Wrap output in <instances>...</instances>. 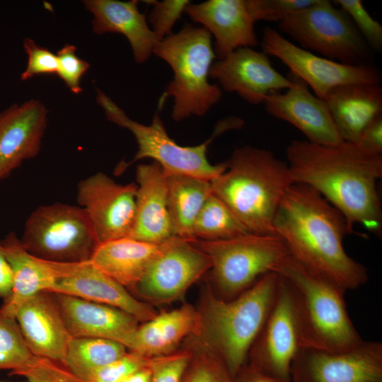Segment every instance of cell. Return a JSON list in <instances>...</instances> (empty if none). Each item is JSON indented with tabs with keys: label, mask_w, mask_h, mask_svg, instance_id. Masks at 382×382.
I'll list each match as a JSON object with an SVG mask.
<instances>
[{
	"label": "cell",
	"mask_w": 382,
	"mask_h": 382,
	"mask_svg": "<svg viewBox=\"0 0 382 382\" xmlns=\"http://www.w3.org/2000/svg\"><path fill=\"white\" fill-rule=\"evenodd\" d=\"M286 153L294 183L311 187L340 211L349 233L360 224L379 234L382 211L376 182L382 176V154L356 143L321 145L296 139Z\"/></svg>",
	"instance_id": "obj_1"
},
{
	"label": "cell",
	"mask_w": 382,
	"mask_h": 382,
	"mask_svg": "<svg viewBox=\"0 0 382 382\" xmlns=\"http://www.w3.org/2000/svg\"><path fill=\"white\" fill-rule=\"evenodd\" d=\"M274 232L291 257L346 291L368 281L366 269L343 246L349 233L343 215L311 187L294 183L286 190L274 220Z\"/></svg>",
	"instance_id": "obj_2"
},
{
	"label": "cell",
	"mask_w": 382,
	"mask_h": 382,
	"mask_svg": "<svg viewBox=\"0 0 382 382\" xmlns=\"http://www.w3.org/2000/svg\"><path fill=\"white\" fill-rule=\"evenodd\" d=\"M226 169L211 181L221 199L250 233L274 234V220L294 184L288 164L267 149L244 146L226 161Z\"/></svg>",
	"instance_id": "obj_3"
},
{
	"label": "cell",
	"mask_w": 382,
	"mask_h": 382,
	"mask_svg": "<svg viewBox=\"0 0 382 382\" xmlns=\"http://www.w3.org/2000/svg\"><path fill=\"white\" fill-rule=\"evenodd\" d=\"M274 272L289 288L301 347L340 352L363 340L348 314L344 289L308 270L289 254Z\"/></svg>",
	"instance_id": "obj_4"
},
{
	"label": "cell",
	"mask_w": 382,
	"mask_h": 382,
	"mask_svg": "<svg viewBox=\"0 0 382 382\" xmlns=\"http://www.w3.org/2000/svg\"><path fill=\"white\" fill-rule=\"evenodd\" d=\"M279 277L262 276L234 299L225 300L207 293L199 332L202 330L209 352L224 364L233 378L247 364L250 349L275 301Z\"/></svg>",
	"instance_id": "obj_5"
},
{
	"label": "cell",
	"mask_w": 382,
	"mask_h": 382,
	"mask_svg": "<svg viewBox=\"0 0 382 382\" xmlns=\"http://www.w3.org/2000/svg\"><path fill=\"white\" fill-rule=\"evenodd\" d=\"M153 53L166 62L173 72L158 103L161 110L168 98H173V120L203 116L221 100L220 87L209 81L216 54L212 35L205 28L185 25L159 41Z\"/></svg>",
	"instance_id": "obj_6"
},
{
	"label": "cell",
	"mask_w": 382,
	"mask_h": 382,
	"mask_svg": "<svg viewBox=\"0 0 382 382\" xmlns=\"http://www.w3.org/2000/svg\"><path fill=\"white\" fill-rule=\"evenodd\" d=\"M96 101L109 121L129 130L137 143L138 149L130 163L143 158H152L160 165L166 175L181 174L212 181L226 169V162L216 165L207 157L211 141L224 132L243 126V121L230 117L221 121L212 136L196 146H181L168 134L163 122L156 112L148 125L130 119L110 98L96 88Z\"/></svg>",
	"instance_id": "obj_7"
},
{
	"label": "cell",
	"mask_w": 382,
	"mask_h": 382,
	"mask_svg": "<svg viewBox=\"0 0 382 382\" xmlns=\"http://www.w3.org/2000/svg\"><path fill=\"white\" fill-rule=\"evenodd\" d=\"M192 243L211 260V278L220 298H236L265 274L274 272L289 255L276 235L247 233L216 241L195 239Z\"/></svg>",
	"instance_id": "obj_8"
},
{
	"label": "cell",
	"mask_w": 382,
	"mask_h": 382,
	"mask_svg": "<svg viewBox=\"0 0 382 382\" xmlns=\"http://www.w3.org/2000/svg\"><path fill=\"white\" fill-rule=\"evenodd\" d=\"M20 241L33 255L63 263L89 261L98 245L84 210L61 202L36 208L27 218Z\"/></svg>",
	"instance_id": "obj_9"
},
{
	"label": "cell",
	"mask_w": 382,
	"mask_h": 382,
	"mask_svg": "<svg viewBox=\"0 0 382 382\" xmlns=\"http://www.w3.org/2000/svg\"><path fill=\"white\" fill-rule=\"evenodd\" d=\"M279 32L299 47L345 64H364L368 45L349 15L328 0L294 11L278 23Z\"/></svg>",
	"instance_id": "obj_10"
},
{
	"label": "cell",
	"mask_w": 382,
	"mask_h": 382,
	"mask_svg": "<svg viewBox=\"0 0 382 382\" xmlns=\"http://www.w3.org/2000/svg\"><path fill=\"white\" fill-rule=\"evenodd\" d=\"M260 45L264 53L281 60L291 75L311 87L314 95L321 100L330 89L340 85H378L381 82L379 72L372 65L345 64L318 56L292 43L269 27L263 30Z\"/></svg>",
	"instance_id": "obj_11"
},
{
	"label": "cell",
	"mask_w": 382,
	"mask_h": 382,
	"mask_svg": "<svg viewBox=\"0 0 382 382\" xmlns=\"http://www.w3.org/2000/svg\"><path fill=\"white\" fill-rule=\"evenodd\" d=\"M279 277L275 301L250 349V362L246 365L275 380L291 382V364L301 348L300 333L289 288Z\"/></svg>",
	"instance_id": "obj_12"
},
{
	"label": "cell",
	"mask_w": 382,
	"mask_h": 382,
	"mask_svg": "<svg viewBox=\"0 0 382 382\" xmlns=\"http://www.w3.org/2000/svg\"><path fill=\"white\" fill-rule=\"evenodd\" d=\"M291 382H382V343L363 340L340 352L301 347Z\"/></svg>",
	"instance_id": "obj_13"
},
{
	"label": "cell",
	"mask_w": 382,
	"mask_h": 382,
	"mask_svg": "<svg viewBox=\"0 0 382 382\" xmlns=\"http://www.w3.org/2000/svg\"><path fill=\"white\" fill-rule=\"evenodd\" d=\"M136 183H117L102 172L82 179L77 202L86 214L98 245L129 237L136 210Z\"/></svg>",
	"instance_id": "obj_14"
},
{
	"label": "cell",
	"mask_w": 382,
	"mask_h": 382,
	"mask_svg": "<svg viewBox=\"0 0 382 382\" xmlns=\"http://www.w3.org/2000/svg\"><path fill=\"white\" fill-rule=\"evenodd\" d=\"M211 266L209 256L192 241L173 236L165 243L133 292L154 303L175 301Z\"/></svg>",
	"instance_id": "obj_15"
},
{
	"label": "cell",
	"mask_w": 382,
	"mask_h": 382,
	"mask_svg": "<svg viewBox=\"0 0 382 382\" xmlns=\"http://www.w3.org/2000/svg\"><path fill=\"white\" fill-rule=\"evenodd\" d=\"M209 77L252 105L263 103L268 95L293 85L290 77L272 66L268 55L252 47L238 48L213 62Z\"/></svg>",
	"instance_id": "obj_16"
},
{
	"label": "cell",
	"mask_w": 382,
	"mask_h": 382,
	"mask_svg": "<svg viewBox=\"0 0 382 382\" xmlns=\"http://www.w3.org/2000/svg\"><path fill=\"white\" fill-rule=\"evenodd\" d=\"M48 111L38 100L13 103L0 110V181L40 151Z\"/></svg>",
	"instance_id": "obj_17"
},
{
	"label": "cell",
	"mask_w": 382,
	"mask_h": 382,
	"mask_svg": "<svg viewBox=\"0 0 382 382\" xmlns=\"http://www.w3.org/2000/svg\"><path fill=\"white\" fill-rule=\"evenodd\" d=\"M290 78L293 85L285 93H272L266 97L263 104L267 112L291 124L310 142L333 146L345 142L325 102L312 93L303 81L293 75Z\"/></svg>",
	"instance_id": "obj_18"
},
{
	"label": "cell",
	"mask_w": 382,
	"mask_h": 382,
	"mask_svg": "<svg viewBox=\"0 0 382 382\" xmlns=\"http://www.w3.org/2000/svg\"><path fill=\"white\" fill-rule=\"evenodd\" d=\"M50 292L117 308L132 316L139 322L147 321L156 315L150 305L136 299L125 287L90 261L64 263L62 275Z\"/></svg>",
	"instance_id": "obj_19"
},
{
	"label": "cell",
	"mask_w": 382,
	"mask_h": 382,
	"mask_svg": "<svg viewBox=\"0 0 382 382\" xmlns=\"http://www.w3.org/2000/svg\"><path fill=\"white\" fill-rule=\"evenodd\" d=\"M184 13L214 36V50L219 59L238 48L258 45L255 22L249 12L247 0L190 2Z\"/></svg>",
	"instance_id": "obj_20"
},
{
	"label": "cell",
	"mask_w": 382,
	"mask_h": 382,
	"mask_svg": "<svg viewBox=\"0 0 382 382\" xmlns=\"http://www.w3.org/2000/svg\"><path fill=\"white\" fill-rule=\"evenodd\" d=\"M15 318L34 356L64 362L72 337L52 292L32 296L19 308Z\"/></svg>",
	"instance_id": "obj_21"
},
{
	"label": "cell",
	"mask_w": 382,
	"mask_h": 382,
	"mask_svg": "<svg viewBox=\"0 0 382 382\" xmlns=\"http://www.w3.org/2000/svg\"><path fill=\"white\" fill-rule=\"evenodd\" d=\"M71 337H98L118 342L127 349L139 321L112 306L53 293Z\"/></svg>",
	"instance_id": "obj_22"
},
{
	"label": "cell",
	"mask_w": 382,
	"mask_h": 382,
	"mask_svg": "<svg viewBox=\"0 0 382 382\" xmlns=\"http://www.w3.org/2000/svg\"><path fill=\"white\" fill-rule=\"evenodd\" d=\"M134 226L129 237L161 244L175 236L167 207L166 175L158 163L139 164Z\"/></svg>",
	"instance_id": "obj_23"
},
{
	"label": "cell",
	"mask_w": 382,
	"mask_h": 382,
	"mask_svg": "<svg viewBox=\"0 0 382 382\" xmlns=\"http://www.w3.org/2000/svg\"><path fill=\"white\" fill-rule=\"evenodd\" d=\"M1 247L13 273L10 296L4 301L0 311L15 318L19 308L29 299L41 291H51L62 273V262L38 258L28 252L14 232L2 240Z\"/></svg>",
	"instance_id": "obj_24"
},
{
	"label": "cell",
	"mask_w": 382,
	"mask_h": 382,
	"mask_svg": "<svg viewBox=\"0 0 382 382\" xmlns=\"http://www.w3.org/2000/svg\"><path fill=\"white\" fill-rule=\"evenodd\" d=\"M83 3L93 16L94 33L122 34L129 42L137 63L149 59L159 40L149 25L146 15L139 11L137 0H84Z\"/></svg>",
	"instance_id": "obj_25"
},
{
	"label": "cell",
	"mask_w": 382,
	"mask_h": 382,
	"mask_svg": "<svg viewBox=\"0 0 382 382\" xmlns=\"http://www.w3.org/2000/svg\"><path fill=\"white\" fill-rule=\"evenodd\" d=\"M345 141L356 143L366 125L382 114L378 85L348 83L330 89L323 100Z\"/></svg>",
	"instance_id": "obj_26"
},
{
	"label": "cell",
	"mask_w": 382,
	"mask_h": 382,
	"mask_svg": "<svg viewBox=\"0 0 382 382\" xmlns=\"http://www.w3.org/2000/svg\"><path fill=\"white\" fill-rule=\"evenodd\" d=\"M165 243L156 244L130 237L114 239L98 244L89 261L133 291Z\"/></svg>",
	"instance_id": "obj_27"
},
{
	"label": "cell",
	"mask_w": 382,
	"mask_h": 382,
	"mask_svg": "<svg viewBox=\"0 0 382 382\" xmlns=\"http://www.w3.org/2000/svg\"><path fill=\"white\" fill-rule=\"evenodd\" d=\"M143 323L134 331L127 349L152 358L171 354L183 339L198 333L200 318L192 306L185 304Z\"/></svg>",
	"instance_id": "obj_28"
},
{
	"label": "cell",
	"mask_w": 382,
	"mask_h": 382,
	"mask_svg": "<svg viewBox=\"0 0 382 382\" xmlns=\"http://www.w3.org/2000/svg\"><path fill=\"white\" fill-rule=\"evenodd\" d=\"M166 181L167 207L173 235L195 240L194 224L212 192L211 181L181 174L166 175Z\"/></svg>",
	"instance_id": "obj_29"
},
{
	"label": "cell",
	"mask_w": 382,
	"mask_h": 382,
	"mask_svg": "<svg viewBox=\"0 0 382 382\" xmlns=\"http://www.w3.org/2000/svg\"><path fill=\"white\" fill-rule=\"evenodd\" d=\"M127 349L122 344L108 339L72 337L63 364L83 379L93 370L123 356Z\"/></svg>",
	"instance_id": "obj_30"
},
{
	"label": "cell",
	"mask_w": 382,
	"mask_h": 382,
	"mask_svg": "<svg viewBox=\"0 0 382 382\" xmlns=\"http://www.w3.org/2000/svg\"><path fill=\"white\" fill-rule=\"evenodd\" d=\"M250 233L226 204L213 192L201 208L194 224L195 239L216 241Z\"/></svg>",
	"instance_id": "obj_31"
},
{
	"label": "cell",
	"mask_w": 382,
	"mask_h": 382,
	"mask_svg": "<svg viewBox=\"0 0 382 382\" xmlns=\"http://www.w3.org/2000/svg\"><path fill=\"white\" fill-rule=\"evenodd\" d=\"M33 356L16 318L0 311V369L18 370Z\"/></svg>",
	"instance_id": "obj_32"
},
{
	"label": "cell",
	"mask_w": 382,
	"mask_h": 382,
	"mask_svg": "<svg viewBox=\"0 0 382 382\" xmlns=\"http://www.w3.org/2000/svg\"><path fill=\"white\" fill-rule=\"evenodd\" d=\"M26 382H88L73 373L62 362L33 356L21 369L9 373Z\"/></svg>",
	"instance_id": "obj_33"
},
{
	"label": "cell",
	"mask_w": 382,
	"mask_h": 382,
	"mask_svg": "<svg viewBox=\"0 0 382 382\" xmlns=\"http://www.w3.org/2000/svg\"><path fill=\"white\" fill-rule=\"evenodd\" d=\"M156 358L127 351L119 359L93 370L83 379L88 382H122L137 371L150 366Z\"/></svg>",
	"instance_id": "obj_34"
},
{
	"label": "cell",
	"mask_w": 382,
	"mask_h": 382,
	"mask_svg": "<svg viewBox=\"0 0 382 382\" xmlns=\"http://www.w3.org/2000/svg\"><path fill=\"white\" fill-rule=\"evenodd\" d=\"M181 382H233L222 361L211 352L193 357Z\"/></svg>",
	"instance_id": "obj_35"
},
{
	"label": "cell",
	"mask_w": 382,
	"mask_h": 382,
	"mask_svg": "<svg viewBox=\"0 0 382 382\" xmlns=\"http://www.w3.org/2000/svg\"><path fill=\"white\" fill-rule=\"evenodd\" d=\"M350 17L367 45L376 51L382 49V26L365 9L360 0H337L333 1Z\"/></svg>",
	"instance_id": "obj_36"
},
{
	"label": "cell",
	"mask_w": 382,
	"mask_h": 382,
	"mask_svg": "<svg viewBox=\"0 0 382 382\" xmlns=\"http://www.w3.org/2000/svg\"><path fill=\"white\" fill-rule=\"evenodd\" d=\"M147 4L153 6L149 16L148 22L150 28L161 41L171 34V30L180 18L187 5L190 2L188 0H165L146 1Z\"/></svg>",
	"instance_id": "obj_37"
},
{
	"label": "cell",
	"mask_w": 382,
	"mask_h": 382,
	"mask_svg": "<svg viewBox=\"0 0 382 382\" xmlns=\"http://www.w3.org/2000/svg\"><path fill=\"white\" fill-rule=\"evenodd\" d=\"M56 54L58 59L56 74L73 93H81L83 91L81 80L88 70L89 63L77 56L76 47L71 44H65Z\"/></svg>",
	"instance_id": "obj_38"
},
{
	"label": "cell",
	"mask_w": 382,
	"mask_h": 382,
	"mask_svg": "<svg viewBox=\"0 0 382 382\" xmlns=\"http://www.w3.org/2000/svg\"><path fill=\"white\" fill-rule=\"evenodd\" d=\"M317 0H247L249 12L255 22H280L288 14L306 8Z\"/></svg>",
	"instance_id": "obj_39"
},
{
	"label": "cell",
	"mask_w": 382,
	"mask_h": 382,
	"mask_svg": "<svg viewBox=\"0 0 382 382\" xmlns=\"http://www.w3.org/2000/svg\"><path fill=\"white\" fill-rule=\"evenodd\" d=\"M23 47L28 56V62L21 74V81H27L36 75L57 74L58 59L56 54L29 37L24 39Z\"/></svg>",
	"instance_id": "obj_40"
},
{
	"label": "cell",
	"mask_w": 382,
	"mask_h": 382,
	"mask_svg": "<svg viewBox=\"0 0 382 382\" xmlns=\"http://www.w3.org/2000/svg\"><path fill=\"white\" fill-rule=\"evenodd\" d=\"M192 357L187 351L157 357L151 366V382H181Z\"/></svg>",
	"instance_id": "obj_41"
},
{
	"label": "cell",
	"mask_w": 382,
	"mask_h": 382,
	"mask_svg": "<svg viewBox=\"0 0 382 382\" xmlns=\"http://www.w3.org/2000/svg\"><path fill=\"white\" fill-rule=\"evenodd\" d=\"M356 144L368 152L382 154V114L376 117L366 125Z\"/></svg>",
	"instance_id": "obj_42"
},
{
	"label": "cell",
	"mask_w": 382,
	"mask_h": 382,
	"mask_svg": "<svg viewBox=\"0 0 382 382\" xmlns=\"http://www.w3.org/2000/svg\"><path fill=\"white\" fill-rule=\"evenodd\" d=\"M13 273L11 265L2 251L0 242V298L7 299L12 291Z\"/></svg>",
	"instance_id": "obj_43"
},
{
	"label": "cell",
	"mask_w": 382,
	"mask_h": 382,
	"mask_svg": "<svg viewBox=\"0 0 382 382\" xmlns=\"http://www.w3.org/2000/svg\"><path fill=\"white\" fill-rule=\"evenodd\" d=\"M233 382H282L254 370L248 365L244 366L233 378Z\"/></svg>",
	"instance_id": "obj_44"
},
{
	"label": "cell",
	"mask_w": 382,
	"mask_h": 382,
	"mask_svg": "<svg viewBox=\"0 0 382 382\" xmlns=\"http://www.w3.org/2000/svg\"><path fill=\"white\" fill-rule=\"evenodd\" d=\"M151 366L137 371L124 379L122 382H151Z\"/></svg>",
	"instance_id": "obj_45"
},
{
	"label": "cell",
	"mask_w": 382,
	"mask_h": 382,
	"mask_svg": "<svg viewBox=\"0 0 382 382\" xmlns=\"http://www.w3.org/2000/svg\"><path fill=\"white\" fill-rule=\"evenodd\" d=\"M0 382H26V381H0Z\"/></svg>",
	"instance_id": "obj_46"
}]
</instances>
